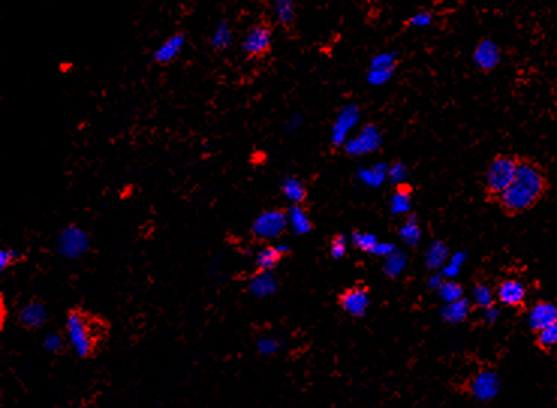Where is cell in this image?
<instances>
[{
	"label": "cell",
	"instance_id": "cell-26",
	"mask_svg": "<svg viewBox=\"0 0 557 408\" xmlns=\"http://www.w3.org/2000/svg\"><path fill=\"white\" fill-rule=\"evenodd\" d=\"M21 261V253L14 251V248H2L0 251V270H6L11 266H14V262Z\"/></svg>",
	"mask_w": 557,
	"mask_h": 408
},
{
	"label": "cell",
	"instance_id": "cell-2",
	"mask_svg": "<svg viewBox=\"0 0 557 408\" xmlns=\"http://www.w3.org/2000/svg\"><path fill=\"white\" fill-rule=\"evenodd\" d=\"M97 324L86 312L80 309H73L68 312L65 321L66 339L79 357H90L97 350L98 335L95 331Z\"/></svg>",
	"mask_w": 557,
	"mask_h": 408
},
{
	"label": "cell",
	"instance_id": "cell-29",
	"mask_svg": "<svg viewBox=\"0 0 557 408\" xmlns=\"http://www.w3.org/2000/svg\"><path fill=\"white\" fill-rule=\"evenodd\" d=\"M64 339L59 333H49L44 337V348L50 353H60L64 348Z\"/></svg>",
	"mask_w": 557,
	"mask_h": 408
},
{
	"label": "cell",
	"instance_id": "cell-20",
	"mask_svg": "<svg viewBox=\"0 0 557 408\" xmlns=\"http://www.w3.org/2000/svg\"><path fill=\"white\" fill-rule=\"evenodd\" d=\"M232 44V29L226 21L219 23L211 36V45L216 50H226Z\"/></svg>",
	"mask_w": 557,
	"mask_h": 408
},
{
	"label": "cell",
	"instance_id": "cell-28",
	"mask_svg": "<svg viewBox=\"0 0 557 408\" xmlns=\"http://www.w3.org/2000/svg\"><path fill=\"white\" fill-rule=\"evenodd\" d=\"M441 297H443L449 303H454L458 301L461 297V286L456 285L454 282H447L441 286Z\"/></svg>",
	"mask_w": 557,
	"mask_h": 408
},
{
	"label": "cell",
	"instance_id": "cell-19",
	"mask_svg": "<svg viewBox=\"0 0 557 408\" xmlns=\"http://www.w3.org/2000/svg\"><path fill=\"white\" fill-rule=\"evenodd\" d=\"M273 10L274 15H276V20L284 26L291 25L295 18L294 0H274Z\"/></svg>",
	"mask_w": 557,
	"mask_h": 408
},
{
	"label": "cell",
	"instance_id": "cell-24",
	"mask_svg": "<svg viewBox=\"0 0 557 408\" xmlns=\"http://www.w3.org/2000/svg\"><path fill=\"white\" fill-rule=\"evenodd\" d=\"M353 241H354V244L363 252H373L375 251V247L378 246V241L375 237L372 235V233L357 232L353 235Z\"/></svg>",
	"mask_w": 557,
	"mask_h": 408
},
{
	"label": "cell",
	"instance_id": "cell-27",
	"mask_svg": "<svg viewBox=\"0 0 557 408\" xmlns=\"http://www.w3.org/2000/svg\"><path fill=\"white\" fill-rule=\"evenodd\" d=\"M347 253V238L343 235H334L330 243V255L334 259H341Z\"/></svg>",
	"mask_w": 557,
	"mask_h": 408
},
{
	"label": "cell",
	"instance_id": "cell-5",
	"mask_svg": "<svg viewBox=\"0 0 557 408\" xmlns=\"http://www.w3.org/2000/svg\"><path fill=\"white\" fill-rule=\"evenodd\" d=\"M288 226V213L280 209H269L259 214L251 225V232L259 240H274L285 232Z\"/></svg>",
	"mask_w": 557,
	"mask_h": 408
},
{
	"label": "cell",
	"instance_id": "cell-3",
	"mask_svg": "<svg viewBox=\"0 0 557 408\" xmlns=\"http://www.w3.org/2000/svg\"><path fill=\"white\" fill-rule=\"evenodd\" d=\"M520 162L510 155H497L485 172V192L490 198H500L502 193L512 184Z\"/></svg>",
	"mask_w": 557,
	"mask_h": 408
},
{
	"label": "cell",
	"instance_id": "cell-21",
	"mask_svg": "<svg viewBox=\"0 0 557 408\" xmlns=\"http://www.w3.org/2000/svg\"><path fill=\"white\" fill-rule=\"evenodd\" d=\"M411 203V188L408 186L401 184L396 188V193L392 199V211L396 214L407 213Z\"/></svg>",
	"mask_w": 557,
	"mask_h": 408
},
{
	"label": "cell",
	"instance_id": "cell-34",
	"mask_svg": "<svg viewBox=\"0 0 557 408\" xmlns=\"http://www.w3.org/2000/svg\"><path fill=\"white\" fill-rule=\"evenodd\" d=\"M190 2H195V0H190Z\"/></svg>",
	"mask_w": 557,
	"mask_h": 408
},
{
	"label": "cell",
	"instance_id": "cell-8",
	"mask_svg": "<svg viewBox=\"0 0 557 408\" xmlns=\"http://www.w3.org/2000/svg\"><path fill=\"white\" fill-rule=\"evenodd\" d=\"M497 298L500 303L509 307H518L525 300V286L515 279L503 281L497 288Z\"/></svg>",
	"mask_w": 557,
	"mask_h": 408
},
{
	"label": "cell",
	"instance_id": "cell-7",
	"mask_svg": "<svg viewBox=\"0 0 557 408\" xmlns=\"http://www.w3.org/2000/svg\"><path fill=\"white\" fill-rule=\"evenodd\" d=\"M271 30L265 25L251 27L243 41V50L249 56H262L270 50Z\"/></svg>",
	"mask_w": 557,
	"mask_h": 408
},
{
	"label": "cell",
	"instance_id": "cell-25",
	"mask_svg": "<svg viewBox=\"0 0 557 408\" xmlns=\"http://www.w3.org/2000/svg\"><path fill=\"white\" fill-rule=\"evenodd\" d=\"M475 301L480 307L490 309L493 306V292L485 285H478L475 288Z\"/></svg>",
	"mask_w": 557,
	"mask_h": 408
},
{
	"label": "cell",
	"instance_id": "cell-11",
	"mask_svg": "<svg viewBox=\"0 0 557 408\" xmlns=\"http://www.w3.org/2000/svg\"><path fill=\"white\" fill-rule=\"evenodd\" d=\"M557 321V306L553 303H547V301H541V303L532 307L529 314V324L533 330H543L544 327L550 326V324Z\"/></svg>",
	"mask_w": 557,
	"mask_h": 408
},
{
	"label": "cell",
	"instance_id": "cell-15",
	"mask_svg": "<svg viewBox=\"0 0 557 408\" xmlns=\"http://www.w3.org/2000/svg\"><path fill=\"white\" fill-rule=\"evenodd\" d=\"M276 281L270 275V271H258V273L250 279L249 291L255 297H267L276 291Z\"/></svg>",
	"mask_w": 557,
	"mask_h": 408
},
{
	"label": "cell",
	"instance_id": "cell-10",
	"mask_svg": "<svg viewBox=\"0 0 557 408\" xmlns=\"http://www.w3.org/2000/svg\"><path fill=\"white\" fill-rule=\"evenodd\" d=\"M473 59L480 70L491 71L500 64V50L493 41L484 40L478 44Z\"/></svg>",
	"mask_w": 557,
	"mask_h": 408
},
{
	"label": "cell",
	"instance_id": "cell-30",
	"mask_svg": "<svg viewBox=\"0 0 557 408\" xmlns=\"http://www.w3.org/2000/svg\"><path fill=\"white\" fill-rule=\"evenodd\" d=\"M401 235L406 238L410 244H414L417 243V238H419V226L414 220H408L406 225H404V228L401 231Z\"/></svg>",
	"mask_w": 557,
	"mask_h": 408
},
{
	"label": "cell",
	"instance_id": "cell-32",
	"mask_svg": "<svg viewBox=\"0 0 557 408\" xmlns=\"http://www.w3.org/2000/svg\"><path fill=\"white\" fill-rule=\"evenodd\" d=\"M431 21H432V17H431V14L430 12H419V14H416V15H413V17L410 18V25L411 26H419V27H422V26H428V25H431Z\"/></svg>",
	"mask_w": 557,
	"mask_h": 408
},
{
	"label": "cell",
	"instance_id": "cell-22",
	"mask_svg": "<svg viewBox=\"0 0 557 408\" xmlns=\"http://www.w3.org/2000/svg\"><path fill=\"white\" fill-rule=\"evenodd\" d=\"M538 344L545 350L557 346V321L538 331Z\"/></svg>",
	"mask_w": 557,
	"mask_h": 408
},
{
	"label": "cell",
	"instance_id": "cell-12",
	"mask_svg": "<svg viewBox=\"0 0 557 408\" xmlns=\"http://www.w3.org/2000/svg\"><path fill=\"white\" fill-rule=\"evenodd\" d=\"M186 45V36L182 34H175L167 38V40L160 45L154 53V60L158 64H169L180 56Z\"/></svg>",
	"mask_w": 557,
	"mask_h": 408
},
{
	"label": "cell",
	"instance_id": "cell-6",
	"mask_svg": "<svg viewBox=\"0 0 557 408\" xmlns=\"http://www.w3.org/2000/svg\"><path fill=\"white\" fill-rule=\"evenodd\" d=\"M341 307L351 316H363L369 306V291L364 286H353L339 296Z\"/></svg>",
	"mask_w": 557,
	"mask_h": 408
},
{
	"label": "cell",
	"instance_id": "cell-9",
	"mask_svg": "<svg viewBox=\"0 0 557 408\" xmlns=\"http://www.w3.org/2000/svg\"><path fill=\"white\" fill-rule=\"evenodd\" d=\"M47 318H49L47 309H45V306L40 300H32L26 306H23L18 314V321L21 322V326L30 330L40 329L41 326H44Z\"/></svg>",
	"mask_w": 557,
	"mask_h": 408
},
{
	"label": "cell",
	"instance_id": "cell-4",
	"mask_svg": "<svg viewBox=\"0 0 557 408\" xmlns=\"http://www.w3.org/2000/svg\"><path fill=\"white\" fill-rule=\"evenodd\" d=\"M89 235L86 231L75 225H70L60 231L56 240L58 252L68 259H77L89 251Z\"/></svg>",
	"mask_w": 557,
	"mask_h": 408
},
{
	"label": "cell",
	"instance_id": "cell-23",
	"mask_svg": "<svg viewBox=\"0 0 557 408\" xmlns=\"http://www.w3.org/2000/svg\"><path fill=\"white\" fill-rule=\"evenodd\" d=\"M469 312V303L465 300H458L454 303H449L445 309V316L449 321H461L467 316Z\"/></svg>",
	"mask_w": 557,
	"mask_h": 408
},
{
	"label": "cell",
	"instance_id": "cell-16",
	"mask_svg": "<svg viewBox=\"0 0 557 408\" xmlns=\"http://www.w3.org/2000/svg\"><path fill=\"white\" fill-rule=\"evenodd\" d=\"M280 187L285 198L291 203H294V205H301V203L306 201L308 190L299 178L286 177L282 181Z\"/></svg>",
	"mask_w": 557,
	"mask_h": 408
},
{
	"label": "cell",
	"instance_id": "cell-33",
	"mask_svg": "<svg viewBox=\"0 0 557 408\" xmlns=\"http://www.w3.org/2000/svg\"><path fill=\"white\" fill-rule=\"evenodd\" d=\"M404 169H406V168H402L401 164H395L392 168V170H391L392 178L393 179H402L404 178Z\"/></svg>",
	"mask_w": 557,
	"mask_h": 408
},
{
	"label": "cell",
	"instance_id": "cell-18",
	"mask_svg": "<svg viewBox=\"0 0 557 408\" xmlns=\"http://www.w3.org/2000/svg\"><path fill=\"white\" fill-rule=\"evenodd\" d=\"M288 225L291 226L293 231L299 235H304V233L310 232L312 223L310 218L301 205H294L293 208H289L288 211Z\"/></svg>",
	"mask_w": 557,
	"mask_h": 408
},
{
	"label": "cell",
	"instance_id": "cell-14",
	"mask_svg": "<svg viewBox=\"0 0 557 408\" xmlns=\"http://www.w3.org/2000/svg\"><path fill=\"white\" fill-rule=\"evenodd\" d=\"M289 253L288 246H269L264 247L256 256V266L259 271H271L279 261Z\"/></svg>",
	"mask_w": 557,
	"mask_h": 408
},
{
	"label": "cell",
	"instance_id": "cell-1",
	"mask_svg": "<svg viewBox=\"0 0 557 408\" xmlns=\"http://www.w3.org/2000/svg\"><path fill=\"white\" fill-rule=\"evenodd\" d=\"M545 192V177L539 166L530 162H520L517 175L499 198L500 207L509 214L523 213L532 208Z\"/></svg>",
	"mask_w": 557,
	"mask_h": 408
},
{
	"label": "cell",
	"instance_id": "cell-31",
	"mask_svg": "<svg viewBox=\"0 0 557 408\" xmlns=\"http://www.w3.org/2000/svg\"><path fill=\"white\" fill-rule=\"evenodd\" d=\"M277 348H279V345H277L276 341H274V339H262V341L258 342L259 353L265 354V356H267V354L276 353Z\"/></svg>",
	"mask_w": 557,
	"mask_h": 408
},
{
	"label": "cell",
	"instance_id": "cell-17",
	"mask_svg": "<svg viewBox=\"0 0 557 408\" xmlns=\"http://www.w3.org/2000/svg\"><path fill=\"white\" fill-rule=\"evenodd\" d=\"M356 118V112L353 109H343L341 112L332 130V139L336 145H339V143L345 140V136L349 131V128L354 125Z\"/></svg>",
	"mask_w": 557,
	"mask_h": 408
},
{
	"label": "cell",
	"instance_id": "cell-13",
	"mask_svg": "<svg viewBox=\"0 0 557 408\" xmlns=\"http://www.w3.org/2000/svg\"><path fill=\"white\" fill-rule=\"evenodd\" d=\"M499 379L494 372H482L471 383V392L479 399H490L499 392Z\"/></svg>",
	"mask_w": 557,
	"mask_h": 408
}]
</instances>
